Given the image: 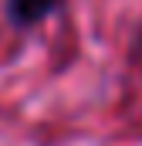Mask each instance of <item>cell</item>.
<instances>
[{
	"label": "cell",
	"instance_id": "6da1fadb",
	"mask_svg": "<svg viewBox=\"0 0 142 146\" xmlns=\"http://www.w3.org/2000/svg\"><path fill=\"white\" fill-rule=\"evenodd\" d=\"M61 3L64 0H3V14L10 21V27L27 31V27L41 24L44 17H51Z\"/></svg>",
	"mask_w": 142,
	"mask_h": 146
},
{
	"label": "cell",
	"instance_id": "7a4b0ae2",
	"mask_svg": "<svg viewBox=\"0 0 142 146\" xmlns=\"http://www.w3.org/2000/svg\"><path fill=\"white\" fill-rule=\"evenodd\" d=\"M129 58H132V65L142 72V24L139 31H135V37H132V48H129Z\"/></svg>",
	"mask_w": 142,
	"mask_h": 146
}]
</instances>
